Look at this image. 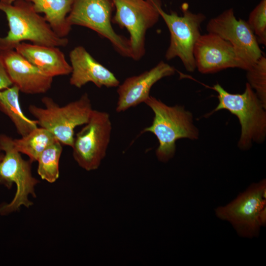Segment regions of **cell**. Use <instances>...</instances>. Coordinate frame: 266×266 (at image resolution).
<instances>
[{"instance_id":"obj_1","label":"cell","mask_w":266,"mask_h":266,"mask_svg":"<svg viewBox=\"0 0 266 266\" xmlns=\"http://www.w3.org/2000/svg\"><path fill=\"white\" fill-rule=\"evenodd\" d=\"M0 10L5 13L9 27L7 35L0 37V51L15 49L25 40L55 47H65L68 43L66 37H60L53 31L30 2L15 0L10 4L0 1Z\"/></svg>"},{"instance_id":"obj_2","label":"cell","mask_w":266,"mask_h":266,"mask_svg":"<svg viewBox=\"0 0 266 266\" xmlns=\"http://www.w3.org/2000/svg\"><path fill=\"white\" fill-rule=\"evenodd\" d=\"M144 103L153 111L154 116L152 124L142 133L150 132L158 139L156 155L159 161L166 163L174 157L177 140L198 139L199 131L194 123L193 114L184 106H169L151 96Z\"/></svg>"},{"instance_id":"obj_3","label":"cell","mask_w":266,"mask_h":266,"mask_svg":"<svg viewBox=\"0 0 266 266\" xmlns=\"http://www.w3.org/2000/svg\"><path fill=\"white\" fill-rule=\"evenodd\" d=\"M212 89L218 94L219 103L208 115L224 109L236 116L241 127L239 148L247 150L254 142H264L266 137V107L249 83H246L241 94L230 93L218 83L214 85Z\"/></svg>"},{"instance_id":"obj_4","label":"cell","mask_w":266,"mask_h":266,"mask_svg":"<svg viewBox=\"0 0 266 266\" xmlns=\"http://www.w3.org/2000/svg\"><path fill=\"white\" fill-rule=\"evenodd\" d=\"M41 101L45 107L34 104L28 107L37 125L49 131L62 145L72 147L75 128L86 124L93 110L88 94L61 106L49 97H44Z\"/></svg>"},{"instance_id":"obj_5","label":"cell","mask_w":266,"mask_h":266,"mask_svg":"<svg viewBox=\"0 0 266 266\" xmlns=\"http://www.w3.org/2000/svg\"><path fill=\"white\" fill-rule=\"evenodd\" d=\"M216 216L229 222L240 237L259 235L266 224V180L254 183L233 200L215 209Z\"/></svg>"},{"instance_id":"obj_6","label":"cell","mask_w":266,"mask_h":266,"mask_svg":"<svg viewBox=\"0 0 266 266\" xmlns=\"http://www.w3.org/2000/svg\"><path fill=\"white\" fill-rule=\"evenodd\" d=\"M0 151L4 152L0 162V183L8 189L13 183L16 186L11 201L0 205V215H5L18 211L22 206L29 208L33 205L28 197L30 195L36 197L35 187L39 181L32 175V162L22 157L14 145L13 138L0 134Z\"/></svg>"},{"instance_id":"obj_7","label":"cell","mask_w":266,"mask_h":266,"mask_svg":"<svg viewBox=\"0 0 266 266\" xmlns=\"http://www.w3.org/2000/svg\"><path fill=\"white\" fill-rule=\"evenodd\" d=\"M182 16L174 11L168 13L158 6L161 17L170 33V42L165 58L170 60L179 58L186 70L193 72L196 69L193 55L194 47L201 35L200 27L206 16L202 13H193L188 9L186 3L182 6Z\"/></svg>"},{"instance_id":"obj_8","label":"cell","mask_w":266,"mask_h":266,"mask_svg":"<svg viewBox=\"0 0 266 266\" xmlns=\"http://www.w3.org/2000/svg\"><path fill=\"white\" fill-rule=\"evenodd\" d=\"M115 9L112 21L130 33L131 58L138 61L145 53L146 32L160 17L161 0H112Z\"/></svg>"},{"instance_id":"obj_9","label":"cell","mask_w":266,"mask_h":266,"mask_svg":"<svg viewBox=\"0 0 266 266\" xmlns=\"http://www.w3.org/2000/svg\"><path fill=\"white\" fill-rule=\"evenodd\" d=\"M114 8L112 0H74L67 21L71 27L77 25L95 31L108 40L121 56L131 58L129 39L117 33L112 26Z\"/></svg>"},{"instance_id":"obj_10","label":"cell","mask_w":266,"mask_h":266,"mask_svg":"<svg viewBox=\"0 0 266 266\" xmlns=\"http://www.w3.org/2000/svg\"><path fill=\"white\" fill-rule=\"evenodd\" d=\"M112 124L109 114L93 109L88 122L74 136L71 147L74 159L87 171L97 169L106 155Z\"/></svg>"},{"instance_id":"obj_11","label":"cell","mask_w":266,"mask_h":266,"mask_svg":"<svg viewBox=\"0 0 266 266\" xmlns=\"http://www.w3.org/2000/svg\"><path fill=\"white\" fill-rule=\"evenodd\" d=\"M206 30L230 42L246 70L262 56L257 38L246 21L237 19L233 8L224 10L207 23Z\"/></svg>"},{"instance_id":"obj_12","label":"cell","mask_w":266,"mask_h":266,"mask_svg":"<svg viewBox=\"0 0 266 266\" xmlns=\"http://www.w3.org/2000/svg\"><path fill=\"white\" fill-rule=\"evenodd\" d=\"M193 55L196 69L202 74L229 68L246 70L232 45L213 33L201 34L194 46Z\"/></svg>"},{"instance_id":"obj_13","label":"cell","mask_w":266,"mask_h":266,"mask_svg":"<svg viewBox=\"0 0 266 266\" xmlns=\"http://www.w3.org/2000/svg\"><path fill=\"white\" fill-rule=\"evenodd\" d=\"M175 71L173 66L161 61L150 69L126 78L118 86L116 111L123 112L144 102L150 97L152 87L161 79L173 75Z\"/></svg>"},{"instance_id":"obj_14","label":"cell","mask_w":266,"mask_h":266,"mask_svg":"<svg viewBox=\"0 0 266 266\" xmlns=\"http://www.w3.org/2000/svg\"><path fill=\"white\" fill-rule=\"evenodd\" d=\"M0 57L13 85L20 92L40 94L51 89L53 78L43 74L15 49L0 51Z\"/></svg>"},{"instance_id":"obj_15","label":"cell","mask_w":266,"mask_h":266,"mask_svg":"<svg viewBox=\"0 0 266 266\" xmlns=\"http://www.w3.org/2000/svg\"><path fill=\"white\" fill-rule=\"evenodd\" d=\"M71 67L69 83L80 88L89 82L98 88L116 87L120 81L108 68L96 61L82 46L74 47L69 53Z\"/></svg>"},{"instance_id":"obj_16","label":"cell","mask_w":266,"mask_h":266,"mask_svg":"<svg viewBox=\"0 0 266 266\" xmlns=\"http://www.w3.org/2000/svg\"><path fill=\"white\" fill-rule=\"evenodd\" d=\"M15 50L48 76L53 78L71 72L70 65L58 47L22 42Z\"/></svg>"},{"instance_id":"obj_17","label":"cell","mask_w":266,"mask_h":266,"mask_svg":"<svg viewBox=\"0 0 266 266\" xmlns=\"http://www.w3.org/2000/svg\"><path fill=\"white\" fill-rule=\"evenodd\" d=\"M32 3L35 11L43 13L53 31L60 37H66L71 26L67 21L74 0H24Z\"/></svg>"},{"instance_id":"obj_18","label":"cell","mask_w":266,"mask_h":266,"mask_svg":"<svg viewBox=\"0 0 266 266\" xmlns=\"http://www.w3.org/2000/svg\"><path fill=\"white\" fill-rule=\"evenodd\" d=\"M19 89L15 85L0 91V110L14 124L17 133L24 136L38 127L36 120L25 115L19 101Z\"/></svg>"},{"instance_id":"obj_19","label":"cell","mask_w":266,"mask_h":266,"mask_svg":"<svg viewBox=\"0 0 266 266\" xmlns=\"http://www.w3.org/2000/svg\"><path fill=\"white\" fill-rule=\"evenodd\" d=\"M57 139L47 130L37 127L20 138L13 139L16 150L26 155L32 163L37 160L42 151Z\"/></svg>"},{"instance_id":"obj_20","label":"cell","mask_w":266,"mask_h":266,"mask_svg":"<svg viewBox=\"0 0 266 266\" xmlns=\"http://www.w3.org/2000/svg\"><path fill=\"white\" fill-rule=\"evenodd\" d=\"M62 144L57 140L47 147L39 156L37 171L43 180L55 182L59 177V161L63 151Z\"/></svg>"},{"instance_id":"obj_21","label":"cell","mask_w":266,"mask_h":266,"mask_svg":"<svg viewBox=\"0 0 266 266\" xmlns=\"http://www.w3.org/2000/svg\"><path fill=\"white\" fill-rule=\"evenodd\" d=\"M249 84L266 107V58L262 56L246 70Z\"/></svg>"},{"instance_id":"obj_22","label":"cell","mask_w":266,"mask_h":266,"mask_svg":"<svg viewBox=\"0 0 266 266\" xmlns=\"http://www.w3.org/2000/svg\"><path fill=\"white\" fill-rule=\"evenodd\" d=\"M247 22L258 43L266 45V0H261L255 7Z\"/></svg>"},{"instance_id":"obj_23","label":"cell","mask_w":266,"mask_h":266,"mask_svg":"<svg viewBox=\"0 0 266 266\" xmlns=\"http://www.w3.org/2000/svg\"><path fill=\"white\" fill-rule=\"evenodd\" d=\"M13 85L0 57V91Z\"/></svg>"},{"instance_id":"obj_24","label":"cell","mask_w":266,"mask_h":266,"mask_svg":"<svg viewBox=\"0 0 266 266\" xmlns=\"http://www.w3.org/2000/svg\"><path fill=\"white\" fill-rule=\"evenodd\" d=\"M15 0H0V1L3 2H5V3H13V2L15 1Z\"/></svg>"},{"instance_id":"obj_25","label":"cell","mask_w":266,"mask_h":266,"mask_svg":"<svg viewBox=\"0 0 266 266\" xmlns=\"http://www.w3.org/2000/svg\"><path fill=\"white\" fill-rule=\"evenodd\" d=\"M3 156H4V153H0V162L3 159Z\"/></svg>"}]
</instances>
